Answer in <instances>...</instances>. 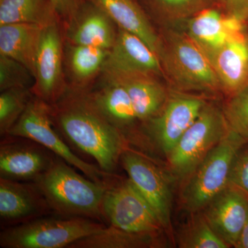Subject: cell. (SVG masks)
<instances>
[{"label":"cell","instance_id":"cell-1","mask_svg":"<svg viewBox=\"0 0 248 248\" xmlns=\"http://www.w3.org/2000/svg\"><path fill=\"white\" fill-rule=\"evenodd\" d=\"M50 108L54 126L62 138L94 159L104 172L115 174L121 156L130 145L86 93L68 89Z\"/></svg>","mask_w":248,"mask_h":248},{"label":"cell","instance_id":"cell-2","mask_svg":"<svg viewBox=\"0 0 248 248\" xmlns=\"http://www.w3.org/2000/svg\"><path fill=\"white\" fill-rule=\"evenodd\" d=\"M158 58L171 91L222 93L211 62L195 42L178 27L160 28Z\"/></svg>","mask_w":248,"mask_h":248},{"label":"cell","instance_id":"cell-3","mask_svg":"<svg viewBox=\"0 0 248 248\" xmlns=\"http://www.w3.org/2000/svg\"><path fill=\"white\" fill-rule=\"evenodd\" d=\"M59 156L35 184L53 214L60 217H84L104 221L102 204L108 184L84 178Z\"/></svg>","mask_w":248,"mask_h":248},{"label":"cell","instance_id":"cell-4","mask_svg":"<svg viewBox=\"0 0 248 248\" xmlns=\"http://www.w3.org/2000/svg\"><path fill=\"white\" fill-rule=\"evenodd\" d=\"M107 226L84 217H39L3 228L2 248H68L78 240L99 232Z\"/></svg>","mask_w":248,"mask_h":248},{"label":"cell","instance_id":"cell-5","mask_svg":"<svg viewBox=\"0 0 248 248\" xmlns=\"http://www.w3.org/2000/svg\"><path fill=\"white\" fill-rule=\"evenodd\" d=\"M248 143L234 130L209 153L186 179L181 193L183 206L191 213H200L228 186L233 160Z\"/></svg>","mask_w":248,"mask_h":248},{"label":"cell","instance_id":"cell-6","mask_svg":"<svg viewBox=\"0 0 248 248\" xmlns=\"http://www.w3.org/2000/svg\"><path fill=\"white\" fill-rule=\"evenodd\" d=\"M230 130L222 107L207 102L167 156L171 170L185 180Z\"/></svg>","mask_w":248,"mask_h":248},{"label":"cell","instance_id":"cell-7","mask_svg":"<svg viewBox=\"0 0 248 248\" xmlns=\"http://www.w3.org/2000/svg\"><path fill=\"white\" fill-rule=\"evenodd\" d=\"M7 135L22 137L37 142L98 184L107 185L117 176L104 172L99 166L89 164L77 156L54 126L50 104L35 95Z\"/></svg>","mask_w":248,"mask_h":248},{"label":"cell","instance_id":"cell-8","mask_svg":"<svg viewBox=\"0 0 248 248\" xmlns=\"http://www.w3.org/2000/svg\"><path fill=\"white\" fill-rule=\"evenodd\" d=\"M207 102L202 96L170 91L162 110L141 124L140 144L154 146L167 157Z\"/></svg>","mask_w":248,"mask_h":248},{"label":"cell","instance_id":"cell-9","mask_svg":"<svg viewBox=\"0 0 248 248\" xmlns=\"http://www.w3.org/2000/svg\"><path fill=\"white\" fill-rule=\"evenodd\" d=\"M108 226L134 232L161 233L164 231L149 203L130 179L116 177L108 186L102 204Z\"/></svg>","mask_w":248,"mask_h":248},{"label":"cell","instance_id":"cell-10","mask_svg":"<svg viewBox=\"0 0 248 248\" xmlns=\"http://www.w3.org/2000/svg\"><path fill=\"white\" fill-rule=\"evenodd\" d=\"M64 39L60 23L44 28L37 55L31 91L35 97L52 105L68 89L63 67Z\"/></svg>","mask_w":248,"mask_h":248},{"label":"cell","instance_id":"cell-11","mask_svg":"<svg viewBox=\"0 0 248 248\" xmlns=\"http://www.w3.org/2000/svg\"><path fill=\"white\" fill-rule=\"evenodd\" d=\"M120 164L128 179L144 197L166 231H170L172 194L169 180L153 160L129 147L121 156Z\"/></svg>","mask_w":248,"mask_h":248},{"label":"cell","instance_id":"cell-12","mask_svg":"<svg viewBox=\"0 0 248 248\" xmlns=\"http://www.w3.org/2000/svg\"><path fill=\"white\" fill-rule=\"evenodd\" d=\"M55 156L33 140L6 135L0 143V178L34 182L48 170Z\"/></svg>","mask_w":248,"mask_h":248},{"label":"cell","instance_id":"cell-13","mask_svg":"<svg viewBox=\"0 0 248 248\" xmlns=\"http://www.w3.org/2000/svg\"><path fill=\"white\" fill-rule=\"evenodd\" d=\"M86 93L98 110L123 134L129 145L138 143L141 124L131 99L122 85L101 74Z\"/></svg>","mask_w":248,"mask_h":248},{"label":"cell","instance_id":"cell-14","mask_svg":"<svg viewBox=\"0 0 248 248\" xmlns=\"http://www.w3.org/2000/svg\"><path fill=\"white\" fill-rule=\"evenodd\" d=\"M51 213L48 202L35 183L0 178V219L3 228Z\"/></svg>","mask_w":248,"mask_h":248},{"label":"cell","instance_id":"cell-15","mask_svg":"<svg viewBox=\"0 0 248 248\" xmlns=\"http://www.w3.org/2000/svg\"><path fill=\"white\" fill-rule=\"evenodd\" d=\"M201 212L215 233L235 247L248 218V197L228 185Z\"/></svg>","mask_w":248,"mask_h":248},{"label":"cell","instance_id":"cell-16","mask_svg":"<svg viewBox=\"0 0 248 248\" xmlns=\"http://www.w3.org/2000/svg\"><path fill=\"white\" fill-rule=\"evenodd\" d=\"M119 27L103 10L85 0L71 22L62 28L67 43L110 50Z\"/></svg>","mask_w":248,"mask_h":248},{"label":"cell","instance_id":"cell-17","mask_svg":"<svg viewBox=\"0 0 248 248\" xmlns=\"http://www.w3.org/2000/svg\"><path fill=\"white\" fill-rule=\"evenodd\" d=\"M102 75L117 81L127 91L141 125L157 115L169 99V91L161 81L162 78L105 67Z\"/></svg>","mask_w":248,"mask_h":248},{"label":"cell","instance_id":"cell-18","mask_svg":"<svg viewBox=\"0 0 248 248\" xmlns=\"http://www.w3.org/2000/svg\"><path fill=\"white\" fill-rule=\"evenodd\" d=\"M227 97L248 85V27L231 36L209 59Z\"/></svg>","mask_w":248,"mask_h":248},{"label":"cell","instance_id":"cell-19","mask_svg":"<svg viewBox=\"0 0 248 248\" xmlns=\"http://www.w3.org/2000/svg\"><path fill=\"white\" fill-rule=\"evenodd\" d=\"M104 67L125 73L150 75L164 79L162 67L156 53L138 36L120 28Z\"/></svg>","mask_w":248,"mask_h":248},{"label":"cell","instance_id":"cell-20","mask_svg":"<svg viewBox=\"0 0 248 248\" xmlns=\"http://www.w3.org/2000/svg\"><path fill=\"white\" fill-rule=\"evenodd\" d=\"M110 50L64 42L63 67L68 89L88 92L99 79Z\"/></svg>","mask_w":248,"mask_h":248},{"label":"cell","instance_id":"cell-21","mask_svg":"<svg viewBox=\"0 0 248 248\" xmlns=\"http://www.w3.org/2000/svg\"><path fill=\"white\" fill-rule=\"evenodd\" d=\"M103 10L120 29L138 36L156 55L160 36L138 0H87ZM158 57V56H157Z\"/></svg>","mask_w":248,"mask_h":248},{"label":"cell","instance_id":"cell-22","mask_svg":"<svg viewBox=\"0 0 248 248\" xmlns=\"http://www.w3.org/2000/svg\"><path fill=\"white\" fill-rule=\"evenodd\" d=\"M178 28L185 31L208 60L236 33L229 30L226 14L217 4L202 10Z\"/></svg>","mask_w":248,"mask_h":248},{"label":"cell","instance_id":"cell-23","mask_svg":"<svg viewBox=\"0 0 248 248\" xmlns=\"http://www.w3.org/2000/svg\"><path fill=\"white\" fill-rule=\"evenodd\" d=\"M45 27L28 23L0 25V55L20 62L34 76L36 55Z\"/></svg>","mask_w":248,"mask_h":248},{"label":"cell","instance_id":"cell-24","mask_svg":"<svg viewBox=\"0 0 248 248\" xmlns=\"http://www.w3.org/2000/svg\"><path fill=\"white\" fill-rule=\"evenodd\" d=\"M152 22L160 28L179 27L215 0H138Z\"/></svg>","mask_w":248,"mask_h":248},{"label":"cell","instance_id":"cell-25","mask_svg":"<svg viewBox=\"0 0 248 248\" xmlns=\"http://www.w3.org/2000/svg\"><path fill=\"white\" fill-rule=\"evenodd\" d=\"M161 233L134 232L108 226L68 248H154L163 246Z\"/></svg>","mask_w":248,"mask_h":248},{"label":"cell","instance_id":"cell-26","mask_svg":"<svg viewBox=\"0 0 248 248\" xmlns=\"http://www.w3.org/2000/svg\"><path fill=\"white\" fill-rule=\"evenodd\" d=\"M16 23L62 25L52 0H0V25Z\"/></svg>","mask_w":248,"mask_h":248},{"label":"cell","instance_id":"cell-27","mask_svg":"<svg viewBox=\"0 0 248 248\" xmlns=\"http://www.w3.org/2000/svg\"><path fill=\"white\" fill-rule=\"evenodd\" d=\"M194 217L179 233V247L184 248H228L229 246L215 233L202 212Z\"/></svg>","mask_w":248,"mask_h":248},{"label":"cell","instance_id":"cell-28","mask_svg":"<svg viewBox=\"0 0 248 248\" xmlns=\"http://www.w3.org/2000/svg\"><path fill=\"white\" fill-rule=\"evenodd\" d=\"M31 89L15 88L0 94V135L6 136L33 97Z\"/></svg>","mask_w":248,"mask_h":248},{"label":"cell","instance_id":"cell-29","mask_svg":"<svg viewBox=\"0 0 248 248\" xmlns=\"http://www.w3.org/2000/svg\"><path fill=\"white\" fill-rule=\"evenodd\" d=\"M222 108L230 128L248 142V85L227 97Z\"/></svg>","mask_w":248,"mask_h":248},{"label":"cell","instance_id":"cell-30","mask_svg":"<svg viewBox=\"0 0 248 248\" xmlns=\"http://www.w3.org/2000/svg\"><path fill=\"white\" fill-rule=\"evenodd\" d=\"M35 78L30 70L22 63L0 55V92L15 88L32 89Z\"/></svg>","mask_w":248,"mask_h":248},{"label":"cell","instance_id":"cell-31","mask_svg":"<svg viewBox=\"0 0 248 248\" xmlns=\"http://www.w3.org/2000/svg\"><path fill=\"white\" fill-rule=\"evenodd\" d=\"M228 185L239 189L248 197V143L239 150L233 160Z\"/></svg>","mask_w":248,"mask_h":248},{"label":"cell","instance_id":"cell-32","mask_svg":"<svg viewBox=\"0 0 248 248\" xmlns=\"http://www.w3.org/2000/svg\"><path fill=\"white\" fill-rule=\"evenodd\" d=\"M225 14L243 22H248V0H216Z\"/></svg>","mask_w":248,"mask_h":248},{"label":"cell","instance_id":"cell-33","mask_svg":"<svg viewBox=\"0 0 248 248\" xmlns=\"http://www.w3.org/2000/svg\"><path fill=\"white\" fill-rule=\"evenodd\" d=\"M63 28L76 16L85 0H52Z\"/></svg>","mask_w":248,"mask_h":248},{"label":"cell","instance_id":"cell-34","mask_svg":"<svg viewBox=\"0 0 248 248\" xmlns=\"http://www.w3.org/2000/svg\"><path fill=\"white\" fill-rule=\"evenodd\" d=\"M234 248H248V218Z\"/></svg>","mask_w":248,"mask_h":248},{"label":"cell","instance_id":"cell-35","mask_svg":"<svg viewBox=\"0 0 248 248\" xmlns=\"http://www.w3.org/2000/svg\"><path fill=\"white\" fill-rule=\"evenodd\" d=\"M215 1H216V0H215Z\"/></svg>","mask_w":248,"mask_h":248}]
</instances>
